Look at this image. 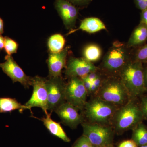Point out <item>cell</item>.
<instances>
[{
  "instance_id": "obj_9",
  "label": "cell",
  "mask_w": 147,
  "mask_h": 147,
  "mask_svg": "<svg viewBox=\"0 0 147 147\" xmlns=\"http://www.w3.org/2000/svg\"><path fill=\"white\" fill-rule=\"evenodd\" d=\"M31 86L33 91L31 97L24 105L32 112L33 107L41 108L45 115L47 113V91L46 86V79L39 76L32 77Z\"/></svg>"
},
{
  "instance_id": "obj_12",
  "label": "cell",
  "mask_w": 147,
  "mask_h": 147,
  "mask_svg": "<svg viewBox=\"0 0 147 147\" xmlns=\"http://www.w3.org/2000/svg\"><path fill=\"white\" fill-rule=\"evenodd\" d=\"M78 110L73 105L65 102L59 106L55 112L64 125L75 129L84 121L83 114H79Z\"/></svg>"
},
{
  "instance_id": "obj_18",
  "label": "cell",
  "mask_w": 147,
  "mask_h": 147,
  "mask_svg": "<svg viewBox=\"0 0 147 147\" xmlns=\"http://www.w3.org/2000/svg\"><path fill=\"white\" fill-rule=\"evenodd\" d=\"M26 109H28V108L18 102L15 98L0 97V113H11L14 110H18L22 113Z\"/></svg>"
},
{
  "instance_id": "obj_15",
  "label": "cell",
  "mask_w": 147,
  "mask_h": 147,
  "mask_svg": "<svg viewBox=\"0 0 147 147\" xmlns=\"http://www.w3.org/2000/svg\"><path fill=\"white\" fill-rule=\"evenodd\" d=\"M105 30H106L105 25L99 18L96 17H89L82 20L79 28L72 29L67 34V35L79 30L92 34Z\"/></svg>"
},
{
  "instance_id": "obj_10",
  "label": "cell",
  "mask_w": 147,
  "mask_h": 147,
  "mask_svg": "<svg viewBox=\"0 0 147 147\" xmlns=\"http://www.w3.org/2000/svg\"><path fill=\"white\" fill-rule=\"evenodd\" d=\"M5 59V62L0 63V67L4 73L10 77L13 83L19 82L26 88L31 86L32 77L27 76L24 73L11 55H7Z\"/></svg>"
},
{
  "instance_id": "obj_16",
  "label": "cell",
  "mask_w": 147,
  "mask_h": 147,
  "mask_svg": "<svg viewBox=\"0 0 147 147\" xmlns=\"http://www.w3.org/2000/svg\"><path fill=\"white\" fill-rule=\"evenodd\" d=\"M52 113H48L46 117L41 119H38L42 121L47 130L51 134L57 137L65 142H69L70 139L67 135L60 124L53 120L51 118Z\"/></svg>"
},
{
  "instance_id": "obj_8",
  "label": "cell",
  "mask_w": 147,
  "mask_h": 147,
  "mask_svg": "<svg viewBox=\"0 0 147 147\" xmlns=\"http://www.w3.org/2000/svg\"><path fill=\"white\" fill-rule=\"evenodd\" d=\"M66 84L61 77L46 79L47 91V110L50 113L55 112L62 104L66 102Z\"/></svg>"
},
{
  "instance_id": "obj_33",
  "label": "cell",
  "mask_w": 147,
  "mask_h": 147,
  "mask_svg": "<svg viewBox=\"0 0 147 147\" xmlns=\"http://www.w3.org/2000/svg\"><path fill=\"white\" fill-rule=\"evenodd\" d=\"M5 37H3L2 35L0 34V51L4 48Z\"/></svg>"
},
{
  "instance_id": "obj_26",
  "label": "cell",
  "mask_w": 147,
  "mask_h": 147,
  "mask_svg": "<svg viewBox=\"0 0 147 147\" xmlns=\"http://www.w3.org/2000/svg\"><path fill=\"white\" fill-rule=\"evenodd\" d=\"M76 7L84 8L87 7L92 0H68Z\"/></svg>"
},
{
  "instance_id": "obj_22",
  "label": "cell",
  "mask_w": 147,
  "mask_h": 147,
  "mask_svg": "<svg viewBox=\"0 0 147 147\" xmlns=\"http://www.w3.org/2000/svg\"><path fill=\"white\" fill-rule=\"evenodd\" d=\"M18 46V43L15 40L9 37H5L4 48L7 55H11L16 53Z\"/></svg>"
},
{
  "instance_id": "obj_24",
  "label": "cell",
  "mask_w": 147,
  "mask_h": 147,
  "mask_svg": "<svg viewBox=\"0 0 147 147\" xmlns=\"http://www.w3.org/2000/svg\"><path fill=\"white\" fill-rule=\"evenodd\" d=\"M91 145L89 140L83 134L77 139L72 147H90Z\"/></svg>"
},
{
  "instance_id": "obj_11",
  "label": "cell",
  "mask_w": 147,
  "mask_h": 147,
  "mask_svg": "<svg viewBox=\"0 0 147 147\" xmlns=\"http://www.w3.org/2000/svg\"><path fill=\"white\" fill-rule=\"evenodd\" d=\"M65 74L69 78H82L92 72L98 71L99 68L84 58L71 57L66 64Z\"/></svg>"
},
{
  "instance_id": "obj_32",
  "label": "cell",
  "mask_w": 147,
  "mask_h": 147,
  "mask_svg": "<svg viewBox=\"0 0 147 147\" xmlns=\"http://www.w3.org/2000/svg\"><path fill=\"white\" fill-rule=\"evenodd\" d=\"M145 86L147 92V64H144Z\"/></svg>"
},
{
  "instance_id": "obj_36",
  "label": "cell",
  "mask_w": 147,
  "mask_h": 147,
  "mask_svg": "<svg viewBox=\"0 0 147 147\" xmlns=\"http://www.w3.org/2000/svg\"><path fill=\"white\" fill-rule=\"evenodd\" d=\"M139 147H147V144L145 145H143V146H141Z\"/></svg>"
},
{
  "instance_id": "obj_14",
  "label": "cell",
  "mask_w": 147,
  "mask_h": 147,
  "mask_svg": "<svg viewBox=\"0 0 147 147\" xmlns=\"http://www.w3.org/2000/svg\"><path fill=\"white\" fill-rule=\"evenodd\" d=\"M68 49V47H66L59 53H50L47 61L49 69L48 77L61 76L62 70L66 65Z\"/></svg>"
},
{
  "instance_id": "obj_30",
  "label": "cell",
  "mask_w": 147,
  "mask_h": 147,
  "mask_svg": "<svg viewBox=\"0 0 147 147\" xmlns=\"http://www.w3.org/2000/svg\"><path fill=\"white\" fill-rule=\"evenodd\" d=\"M104 79V78L102 77V76L100 74V75L98 76L97 78L93 82L92 84H94L98 90L100 86H101V84H102V82H103Z\"/></svg>"
},
{
  "instance_id": "obj_21",
  "label": "cell",
  "mask_w": 147,
  "mask_h": 147,
  "mask_svg": "<svg viewBox=\"0 0 147 147\" xmlns=\"http://www.w3.org/2000/svg\"><path fill=\"white\" fill-rule=\"evenodd\" d=\"M65 40L60 34H55L51 36L48 39V47L51 53H59L63 50Z\"/></svg>"
},
{
  "instance_id": "obj_27",
  "label": "cell",
  "mask_w": 147,
  "mask_h": 147,
  "mask_svg": "<svg viewBox=\"0 0 147 147\" xmlns=\"http://www.w3.org/2000/svg\"><path fill=\"white\" fill-rule=\"evenodd\" d=\"M134 2L136 7L141 11L147 9V0H134Z\"/></svg>"
},
{
  "instance_id": "obj_7",
  "label": "cell",
  "mask_w": 147,
  "mask_h": 147,
  "mask_svg": "<svg viewBox=\"0 0 147 147\" xmlns=\"http://www.w3.org/2000/svg\"><path fill=\"white\" fill-rule=\"evenodd\" d=\"M65 95L66 102L79 110H83L87 101L88 94L81 78H70L66 84Z\"/></svg>"
},
{
  "instance_id": "obj_35",
  "label": "cell",
  "mask_w": 147,
  "mask_h": 147,
  "mask_svg": "<svg viewBox=\"0 0 147 147\" xmlns=\"http://www.w3.org/2000/svg\"><path fill=\"white\" fill-rule=\"evenodd\" d=\"M103 147H114V146H113V144H112L107 145V146H105Z\"/></svg>"
},
{
  "instance_id": "obj_6",
  "label": "cell",
  "mask_w": 147,
  "mask_h": 147,
  "mask_svg": "<svg viewBox=\"0 0 147 147\" xmlns=\"http://www.w3.org/2000/svg\"><path fill=\"white\" fill-rule=\"evenodd\" d=\"M81 124L83 135L88 138L92 145L103 147L113 144L115 132L111 125L91 123L85 121Z\"/></svg>"
},
{
  "instance_id": "obj_34",
  "label": "cell",
  "mask_w": 147,
  "mask_h": 147,
  "mask_svg": "<svg viewBox=\"0 0 147 147\" xmlns=\"http://www.w3.org/2000/svg\"><path fill=\"white\" fill-rule=\"evenodd\" d=\"M4 32L3 21L0 17V34H2Z\"/></svg>"
},
{
  "instance_id": "obj_17",
  "label": "cell",
  "mask_w": 147,
  "mask_h": 147,
  "mask_svg": "<svg viewBox=\"0 0 147 147\" xmlns=\"http://www.w3.org/2000/svg\"><path fill=\"white\" fill-rule=\"evenodd\" d=\"M147 41V27L140 23L134 30L127 46L129 47L142 45Z\"/></svg>"
},
{
  "instance_id": "obj_20",
  "label": "cell",
  "mask_w": 147,
  "mask_h": 147,
  "mask_svg": "<svg viewBox=\"0 0 147 147\" xmlns=\"http://www.w3.org/2000/svg\"><path fill=\"white\" fill-rule=\"evenodd\" d=\"M83 55L84 59L91 62H94L100 59L102 55V51L98 45L91 44L85 47Z\"/></svg>"
},
{
  "instance_id": "obj_29",
  "label": "cell",
  "mask_w": 147,
  "mask_h": 147,
  "mask_svg": "<svg viewBox=\"0 0 147 147\" xmlns=\"http://www.w3.org/2000/svg\"><path fill=\"white\" fill-rule=\"evenodd\" d=\"M98 71L91 72L86 76V77L92 83L95 79L100 75V74L98 73Z\"/></svg>"
},
{
  "instance_id": "obj_3",
  "label": "cell",
  "mask_w": 147,
  "mask_h": 147,
  "mask_svg": "<svg viewBox=\"0 0 147 147\" xmlns=\"http://www.w3.org/2000/svg\"><path fill=\"white\" fill-rule=\"evenodd\" d=\"M119 108L97 96H94L87 101L83 110V115L84 119L85 118L86 119L85 121L111 125L113 116Z\"/></svg>"
},
{
  "instance_id": "obj_2",
  "label": "cell",
  "mask_w": 147,
  "mask_h": 147,
  "mask_svg": "<svg viewBox=\"0 0 147 147\" xmlns=\"http://www.w3.org/2000/svg\"><path fill=\"white\" fill-rule=\"evenodd\" d=\"M118 76L127 90L130 99L139 98L146 92L142 63L131 59Z\"/></svg>"
},
{
  "instance_id": "obj_25",
  "label": "cell",
  "mask_w": 147,
  "mask_h": 147,
  "mask_svg": "<svg viewBox=\"0 0 147 147\" xmlns=\"http://www.w3.org/2000/svg\"><path fill=\"white\" fill-rule=\"evenodd\" d=\"M139 100L144 120L147 121V95L144 94L140 96Z\"/></svg>"
},
{
  "instance_id": "obj_23",
  "label": "cell",
  "mask_w": 147,
  "mask_h": 147,
  "mask_svg": "<svg viewBox=\"0 0 147 147\" xmlns=\"http://www.w3.org/2000/svg\"><path fill=\"white\" fill-rule=\"evenodd\" d=\"M134 59L142 63L143 64H147V44L137 50Z\"/></svg>"
},
{
  "instance_id": "obj_1",
  "label": "cell",
  "mask_w": 147,
  "mask_h": 147,
  "mask_svg": "<svg viewBox=\"0 0 147 147\" xmlns=\"http://www.w3.org/2000/svg\"><path fill=\"white\" fill-rule=\"evenodd\" d=\"M144 120L139 98H131L116 111L111 125L115 133L121 134L132 130Z\"/></svg>"
},
{
  "instance_id": "obj_19",
  "label": "cell",
  "mask_w": 147,
  "mask_h": 147,
  "mask_svg": "<svg viewBox=\"0 0 147 147\" xmlns=\"http://www.w3.org/2000/svg\"><path fill=\"white\" fill-rule=\"evenodd\" d=\"M131 139L139 147L147 144V126L142 122L132 129Z\"/></svg>"
},
{
  "instance_id": "obj_4",
  "label": "cell",
  "mask_w": 147,
  "mask_h": 147,
  "mask_svg": "<svg viewBox=\"0 0 147 147\" xmlns=\"http://www.w3.org/2000/svg\"><path fill=\"white\" fill-rule=\"evenodd\" d=\"M94 96L118 107L130 99L127 90L118 76L105 77Z\"/></svg>"
},
{
  "instance_id": "obj_31",
  "label": "cell",
  "mask_w": 147,
  "mask_h": 147,
  "mask_svg": "<svg viewBox=\"0 0 147 147\" xmlns=\"http://www.w3.org/2000/svg\"><path fill=\"white\" fill-rule=\"evenodd\" d=\"M140 23L144 24L147 27V9L142 11Z\"/></svg>"
},
{
  "instance_id": "obj_37",
  "label": "cell",
  "mask_w": 147,
  "mask_h": 147,
  "mask_svg": "<svg viewBox=\"0 0 147 147\" xmlns=\"http://www.w3.org/2000/svg\"><path fill=\"white\" fill-rule=\"evenodd\" d=\"M90 147H96V146H93V145H91V146H90Z\"/></svg>"
},
{
  "instance_id": "obj_5",
  "label": "cell",
  "mask_w": 147,
  "mask_h": 147,
  "mask_svg": "<svg viewBox=\"0 0 147 147\" xmlns=\"http://www.w3.org/2000/svg\"><path fill=\"white\" fill-rule=\"evenodd\" d=\"M126 45L115 42L103 58L101 69L108 76H118L129 61V58Z\"/></svg>"
},
{
  "instance_id": "obj_28",
  "label": "cell",
  "mask_w": 147,
  "mask_h": 147,
  "mask_svg": "<svg viewBox=\"0 0 147 147\" xmlns=\"http://www.w3.org/2000/svg\"><path fill=\"white\" fill-rule=\"evenodd\" d=\"M118 147H139L132 139L125 140L120 143Z\"/></svg>"
},
{
  "instance_id": "obj_13",
  "label": "cell",
  "mask_w": 147,
  "mask_h": 147,
  "mask_svg": "<svg viewBox=\"0 0 147 147\" xmlns=\"http://www.w3.org/2000/svg\"><path fill=\"white\" fill-rule=\"evenodd\" d=\"M55 5L66 28L72 30L78 18V9L68 0H55Z\"/></svg>"
}]
</instances>
